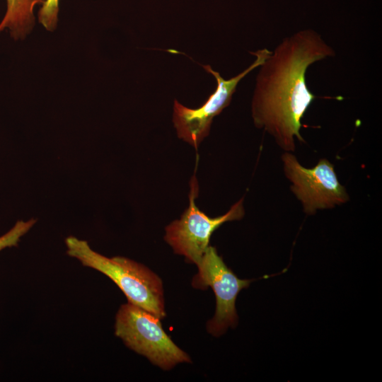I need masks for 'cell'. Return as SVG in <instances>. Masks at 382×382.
Listing matches in <instances>:
<instances>
[{
	"mask_svg": "<svg viewBox=\"0 0 382 382\" xmlns=\"http://www.w3.org/2000/svg\"><path fill=\"white\" fill-rule=\"evenodd\" d=\"M335 55L320 34L308 28L284 37L260 65L252 100L253 123L284 151H295V139L305 142L301 120L317 98L307 86L308 68Z\"/></svg>",
	"mask_w": 382,
	"mask_h": 382,
	"instance_id": "cell-1",
	"label": "cell"
},
{
	"mask_svg": "<svg viewBox=\"0 0 382 382\" xmlns=\"http://www.w3.org/2000/svg\"><path fill=\"white\" fill-rule=\"evenodd\" d=\"M65 244L68 255L109 277L129 303L160 319L166 316L162 281L148 267L125 257L104 256L93 250L86 241L72 236L65 239Z\"/></svg>",
	"mask_w": 382,
	"mask_h": 382,
	"instance_id": "cell-2",
	"label": "cell"
},
{
	"mask_svg": "<svg viewBox=\"0 0 382 382\" xmlns=\"http://www.w3.org/2000/svg\"><path fill=\"white\" fill-rule=\"evenodd\" d=\"M115 333L129 349L163 369L191 361L166 333L160 318L129 302L122 305L116 314Z\"/></svg>",
	"mask_w": 382,
	"mask_h": 382,
	"instance_id": "cell-3",
	"label": "cell"
},
{
	"mask_svg": "<svg viewBox=\"0 0 382 382\" xmlns=\"http://www.w3.org/2000/svg\"><path fill=\"white\" fill-rule=\"evenodd\" d=\"M282 161L284 175L291 184L290 189L306 214L313 215L318 210L332 209L349 201L346 188L326 158H320L312 168H306L291 152L284 151Z\"/></svg>",
	"mask_w": 382,
	"mask_h": 382,
	"instance_id": "cell-4",
	"label": "cell"
},
{
	"mask_svg": "<svg viewBox=\"0 0 382 382\" xmlns=\"http://www.w3.org/2000/svg\"><path fill=\"white\" fill-rule=\"evenodd\" d=\"M199 186L195 175L190 180L189 206L180 219L166 227L165 241L175 253L183 255L187 262L197 264L208 247L213 232L224 223L240 220L244 216L243 198L235 203L224 215L211 218L195 204Z\"/></svg>",
	"mask_w": 382,
	"mask_h": 382,
	"instance_id": "cell-5",
	"label": "cell"
},
{
	"mask_svg": "<svg viewBox=\"0 0 382 382\" xmlns=\"http://www.w3.org/2000/svg\"><path fill=\"white\" fill-rule=\"evenodd\" d=\"M198 272L192 279L193 287L210 286L216 296V311L207 323V331L215 337L224 334L238 325L236 301L239 292L255 279H241L227 267L214 247L209 246L197 264Z\"/></svg>",
	"mask_w": 382,
	"mask_h": 382,
	"instance_id": "cell-6",
	"label": "cell"
},
{
	"mask_svg": "<svg viewBox=\"0 0 382 382\" xmlns=\"http://www.w3.org/2000/svg\"><path fill=\"white\" fill-rule=\"evenodd\" d=\"M271 52L267 48L251 52L256 57L254 62L243 71L228 80L223 79L219 72L213 71L209 65L203 66L216 79V91L202 106L196 109L188 108L175 100L173 124L178 137L197 149L209 134L213 118L230 104L239 81L260 66Z\"/></svg>",
	"mask_w": 382,
	"mask_h": 382,
	"instance_id": "cell-7",
	"label": "cell"
},
{
	"mask_svg": "<svg viewBox=\"0 0 382 382\" xmlns=\"http://www.w3.org/2000/svg\"><path fill=\"white\" fill-rule=\"evenodd\" d=\"M6 11L0 23V32L9 29L14 39L25 37L35 23L34 8L45 0H6Z\"/></svg>",
	"mask_w": 382,
	"mask_h": 382,
	"instance_id": "cell-8",
	"label": "cell"
},
{
	"mask_svg": "<svg viewBox=\"0 0 382 382\" xmlns=\"http://www.w3.org/2000/svg\"><path fill=\"white\" fill-rule=\"evenodd\" d=\"M37 220H18L7 232L0 236V252L7 248L17 246L21 238L35 224Z\"/></svg>",
	"mask_w": 382,
	"mask_h": 382,
	"instance_id": "cell-9",
	"label": "cell"
},
{
	"mask_svg": "<svg viewBox=\"0 0 382 382\" xmlns=\"http://www.w3.org/2000/svg\"><path fill=\"white\" fill-rule=\"evenodd\" d=\"M59 0H45L38 12V21L48 31L57 27Z\"/></svg>",
	"mask_w": 382,
	"mask_h": 382,
	"instance_id": "cell-10",
	"label": "cell"
}]
</instances>
